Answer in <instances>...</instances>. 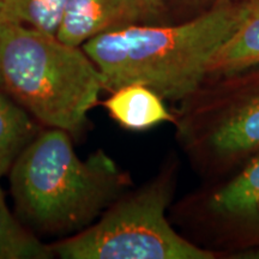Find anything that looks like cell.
Instances as JSON below:
<instances>
[{
    "instance_id": "obj_1",
    "label": "cell",
    "mask_w": 259,
    "mask_h": 259,
    "mask_svg": "<svg viewBox=\"0 0 259 259\" xmlns=\"http://www.w3.org/2000/svg\"><path fill=\"white\" fill-rule=\"evenodd\" d=\"M242 12V0H226L183 22L138 23L105 32L82 50L96 65L106 92L143 84L164 101L179 103L209 76L211 59Z\"/></svg>"
},
{
    "instance_id": "obj_2",
    "label": "cell",
    "mask_w": 259,
    "mask_h": 259,
    "mask_svg": "<svg viewBox=\"0 0 259 259\" xmlns=\"http://www.w3.org/2000/svg\"><path fill=\"white\" fill-rule=\"evenodd\" d=\"M9 176L19 219L42 234L83 231L132 186L108 154L99 149L82 160L69 132L53 127L36 135Z\"/></svg>"
},
{
    "instance_id": "obj_3",
    "label": "cell",
    "mask_w": 259,
    "mask_h": 259,
    "mask_svg": "<svg viewBox=\"0 0 259 259\" xmlns=\"http://www.w3.org/2000/svg\"><path fill=\"white\" fill-rule=\"evenodd\" d=\"M0 89L48 127L76 135L103 92L82 50L27 25L0 23Z\"/></svg>"
},
{
    "instance_id": "obj_4",
    "label": "cell",
    "mask_w": 259,
    "mask_h": 259,
    "mask_svg": "<svg viewBox=\"0 0 259 259\" xmlns=\"http://www.w3.org/2000/svg\"><path fill=\"white\" fill-rule=\"evenodd\" d=\"M173 113L174 138L200 181L234 176L259 157V64L208 76Z\"/></svg>"
},
{
    "instance_id": "obj_5",
    "label": "cell",
    "mask_w": 259,
    "mask_h": 259,
    "mask_svg": "<svg viewBox=\"0 0 259 259\" xmlns=\"http://www.w3.org/2000/svg\"><path fill=\"white\" fill-rule=\"evenodd\" d=\"M180 160L170 153L160 169L128 189L93 225L52 245L63 259H220L191 241L170 221Z\"/></svg>"
},
{
    "instance_id": "obj_6",
    "label": "cell",
    "mask_w": 259,
    "mask_h": 259,
    "mask_svg": "<svg viewBox=\"0 0 259 259\" xmlns=\"http://www.w3.org/2000/svg\"><path fill=\"white\" fill-rule=\"evenodd\" d=\"M169 218L220 259H259V157L227 179L200 183L173 203Z\"/></svg>"
},
{
    "instance_id": "obj_7",
    "label": "cell",
    "mask_w": 259,
    "mask_h": 259,
    "mask_svg": "<svg viewBox=\"0 0 259 259\" xmlns=\"http://www.w3.org/2000/svg\"><path fill=\"white\" fill-rule=\"evenodd\" d=\"M138 23L147 19L136 0H67L57 37L82 47L99 35Z\"/></svg>"
},
{
    "instance_id": "obj_8",
    "label": "cell",
    "mask_w": 259,
    "mask_h": 259,
    "mask_svg": "<svg viewBox=\"0 0 259 259\" xmlns=\"http://www.w3.org/2000/svg\"><path fill=\"white\" fill-rule=\"evenodd\" d=\"M103 107L116 124L128 131H147L174 121L166 101L143 84H127L114 90Z\"/></svg>"
},
{
    "instance_id": "obj_9",
    "label": "cell",
    "mask_w": 259,
    "mask_h": 259,
    "mask_svg": "<svg viewBox=\"0 0 259 259\" xmlns=\"http://www.w3.org/2000/svg\"><path fill=\"white\" fill-rule=\"evenodd\" d=\"M244 12L209 66V76L234 72L259 64V0H242Z\"/></svg>"
},
{
    "instance_id": "obj_10",
    "label": "cell",
    "mask_w": 259,
    "mask_h": 259,
    "mask_svg": "<svg viewBox=\"0 0 259 259\" xmlns=\"http://www.w3.org/2000/svg\"><path fill=\"white\" fill-rule=\"evenodd\" d=\"M36 135L31 115L0 89V178L9 173Z\"/></svg>"
},
{
    "instance_id": "obj_11",
    "label": "cell",
    "mask_w": 259,
    "mask_h": 259,
    "mask_svg": "<svg viewBox=\"0 0 259 259\" xmlns=\"http://www.w3.org/2000/svg\"><path fill=\"white\" fill-rule=\"evenodd\" d=\"M54 255L52 246L44 244L12 215L0 187V259H51Z\"/></svg>"
},
{
    "instance_id": "obj_12",
    "label": "cell",
    "mask_w": 259,
    "mask_h": 259,
    "mask_svg": "<svg viewBox=\"0 0 259 259\" xmlns=\"http://www.w3.org/2000/svg\"><path fill=\"white\" fill-rule=\"evenodd\" d=\"M66 4L67 0H3L0 23L23 24L57 36Z\"/></svg>"
},
{
    "instance_id": "obj_13",
    "label": "cell",
    "mask_w": 259,
    "mask_h": 259,
    "mask_svg": "<svg viewBox=\"0 0 259 259\" xmlns=\"http://www.w3.org/2000/svg\"><path fill=\"white\" fill-rule=\"evenodd\" d=\"M223 2H226V0H170L174 8L180 11V22L209 11Z\"/></svg>"
},
{
    "instance_id": "obj_14",
    "label": "cell",
    "mask_w": 259,
    "mask_h": 259,
    "mask_svg": "<svg viewBox=\"0 0 259 259\" xmlns=\"http://www.w3.org/2000/svg\"><path fill=\"white\" fill-rule=\"evenodd\" d=\"M136 2L144 12L147 23L156 24L155 22L164 23L162 21H164L168 15L166 0H136Z\"/></svg>"
},
{
    "instance_id": "obj_15",
    "label": "cell",
    "mask_w": 259,
    "mask_h": 259,
    "mask_svg": "<svg viewBox=\"0 0 259 259\" xmlns=\"http://www.w3.org/2000/svg\"><path fill=\"white\" fill-rule=\"evenodd\" d=\"M2 11H3V0H0V22H2Z\"/></svg>"
}]
</instances>
